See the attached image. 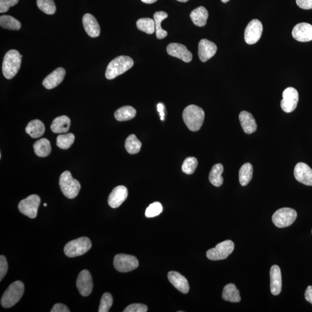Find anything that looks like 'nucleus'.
Returning <instances> with one entry per match:
<instances>
[{
    "label": "nucleus",
    "instance_id": "f257e3e1",
    "mask_svg": "<svg viewBox=\"0 0 312 312\" xmlns=\"http://www.w3.org/2000/svg\"><path fill=\"white\" fill-rule=\"evenodd\" d=\"M185 124L191 132H198L201 128L205 119V112L197 105H188L183 112Z\"/></svg>",
    "mask_w": 312,
    "mask_h": 312
},
{
    "label": "nucleus",
    "instance_id": "f03ea898",
    "mask_svg": "<svg viewBox=\"0 0 312 312\" xmlns=\"http://www.w3.org/2000/svg\"><path fill=\"white\" fill-rule=\"evenodd\" d=\"M19 51L10 50L5 54L2 63V73L5 78L11 80L15 76L21 66L22 57Z\"/></svg>",
    "mask_w": 312,
    "mask_h": 312
},
{
    "label": "nucleus",
    "instance_id": "7ed1b4c3",
    "mask_svg": "<svg viewBox=\"0 0 312 312\" xmlns=\"http://www.w3.org/2000/svg\"><path fill=\"white\" fill-rule=\"evenodd\" d=\"M134 66V61L131 57L121 56L115 58L108 64L106 70L105 77L109 80L126 73Z\"/></svg>",
    "mask_w": 312,
    "mask_h": 312
},
{
    "label": "nucleus",
    "instance_id": "20e7f679",
    "mask_svg": "<svg viewBox=\"0 0 312 312\" xmlns=\"http://www.w3.org/2000/svg\"><path fill=\"white\" fill-rule=\"evenodd\" d=\"M25 286L21 281H16L10 285L3 294L1 304L3 307L9 308L14 306L21 299Z\"/></svg>",
    "mask_w": 312,
    "mask_h": 312
},
{
    "label": "nucleus",
    "instance_id": "39448f33",
    "mask_svg": "<svg viewBox=\"0 0 312 312\" xmlns=\"http://www.w3.org/2000/svg\"><path fill=\"white\" fill-rule=\"evenodd\" d=\"M59 185L63 194L69 199L76 197L81 188L80 183L74 179L70 171H68L61 175Z\"/></svg>",
    "mask_w": 312,
    "mask_h": 312
},
{
    "label": "nucleus",
    "instance_id": "423d86ee",
    "mask_svg": "<svg viewBox=\"0 0 312 312\" xmlns=\"http://www.w3.org/2000/svg\"><path fill=\"white\" fill-rule=\"evenodd\" d=\"M90 239L87 237H81L73 240L64 247V253L68 257H75L84 255L91 248Z\"/></svg>",
    "mask_w": 312,
    "mask_h": 312
},
{
    "label": "nucleus",
    "instance_id": "0eeeda50",
    "mask_svg": "<svg viewBox=\"0 0 312 312\" xmlns=\"http://www.w3.org/2000/svg\"><path fill=\"white\" fill-rule=\"evenodd\" d=\"M297 218V212L293 209L283 208L274 213L272 220L277 227L285 228L292 224Z\"/></svg>",
    "mask_w": 312,
    "mask_h": 312
},
{
    "label": "nucleus",
    "instance_id": "6e6552de",
    "mask_svg": "<svg viewBox=\"0 0 312 312\" xmlns=\"http://www.w3.org/2000/svg\"><path fill=\"white\" fill-rule=\"evenodd\" d=\"M234 250V243L231 240H227L219 243L215 248L208 250L207 256L208 259L218 261L227 259Z\"/></svg>",
    "mask_w": 312,
    "mask_h": 312
},
{
    "label": "nucleus",
    "instance_id": "1a4fd4ad",
    "mask_svg": "<svg viewBox=\"0 0 312 312\" xmlns=\"http://www.w3.org/2000/svg\"><path fill=\"white\" fill-rule=\"evenodd\" d=\"M114 266L120 272H129L138 268L139 262L135 256L119 254L115 257Z\"/></svg>",
    "mask_w": 312,
    "mask_h": 312
},
{
    "label": "nucleus",
    "instance_id": "9d476101",
    "mask_svg": "<svg viewBox=\"0 0 312 312\" xmlns=\"http://www.w3.org/2000/svg\"><path fill=\"white\" fill-rule=\"evenodd\" d=\"M41 203L39 195L33 194L19 202V210L22 214L30 219L37 217L38 210Z\"/></svg>",
    "mask_w": 312,
    "mask_h": 312
},
{
    "label": "nucleus",
    "instance_id": "9b49d317",
    "mask_svg": "<svg viewBox=\"0 0 312 312\" xmlns=\"http://www.w3.org/2000/svg\"><path fill=\"white\" fill-rule=\"evenodd\" d=\"M299 94L296 89L287 88L283 92V99L280 102L281 108L284 112L291 113L297 108Z\"/></svg>",
    "mask_w": 312,
    "mask_h": 312
},
{
    "label": "nucleus",
    "instance_id": "f8f14e48",
    "mask_svg": "<svg viewBox=\"0 0 312 312\" xmlns=\"http://www.w3.org/2000/svg\"><path fill=\"white\" fill-rule=\"evenodd\" d=\"M263 26L261 22L257 19L250 21L245 30V41L249 45L257 43L262 36Z\"/></svg>",
    "mask_w": 312,
    "mask_h": 312
},
{
    "label": "nucleus",
    "instance_id": "ddd939ff",
    "mask_svg": "<svg viewBox=\"0 0 312 312\" xmlns=\"http://www.w3.org/2000/svg\"><path fill=\"white\" fill-rule=\"evenodd\" d=\"M79 292L84 297L90 295L93 288L91 274L88 270H83L79 274L77 280Z\"/></svg>",
    "mask_w": 312,
    "mask_h": 312
},
{
    "label": "nucleus",
    "instance_id": "4468645a",
    "mask_svg": "<svg viewBox=\"0 0 312 312\" xmlns=\"http://www.w3.org/2000/svg\"><path fill=\"white\" fill-rule=\"evenodd\" d=\"M167 51L169 55L177 57L185 63H189L193 59V54L182 44L171 43L168 45Z\"/></svg>",
    "mask_w": 312,
    "mask_h": 312
},
{
    "label": "nucleus",
    "instance_id": "2eb2a0df",
    "mask_svg": "<svg viewBox=\"0 0 312 312\" xmlns=\"http://www.w3.org/2000/svg\"><path fill=\"white\" fill-rule=\"evenodd\" d=\"M218 47L212 41L202 39L198 44V56L202 62H206L217 53Z\"/></svg>",
    "mask_w": 312,
    "mask_h": 312
},
{
    "label": "nucleus",
    "instance_id": "dca6fc26",
    "mask_svg": "<svg viewBox=\"0 0 312 312\" xmlns=\"http://www.w3.org/2000/svg\"><path fill=\"white\" fill-rule=\"evenodd\" d=\"M294 177L297 181L307 186H312V169L307 164L299 163L294 169Z\"/></svg>",
    "mask_w": 312,
    "mask_h": 312
},
{
    "label": "nucleus",
    "instance_id": "f3484780",
    "mask_svg": "<svg viewBox=\"0 0 312 312\" xmlns=\"http://www.w3.org/2000/svg\"><path fill=\"white\" fill-rule=\"evenodd\" d=\"M292 36L299 42L306 43L312 41V25L307 23H301L294 26Z\"/></svg>",
    "mask_w": 312,
    "mask_h": 312
},
{
    "label": "nucleus",
    "instance_id": "a211bd4d",
    "mask_svg": "<svg viewBox=\"0 0 312 312\" xmlns=\"http://www.w3.org/2000/svg\"><path fill=\"white\" fill-rule=\"evenodd\" d=\"M128 197V190L124 186H119L113 189L108 197V204L112 208L121 206Z\"/></svg>",
    "mask_w": 312,
    "mask_h": 312
},
{
    "label": "nucleus",
    "instance_id": "6ab92c4d",
    "mask_svg": "<svg viewBox=\"0 0 312 312\" xmlns=\"http://www.w3.org/2000/svg\"><path fill=\"white\" fill-rule=\"evenodd\" d=\"M65 75L66 70L63 68H57L44 79L43 84L45 88L50 90L57 87L63 82Z\"/></svg>",
    "mask_w": 312,
    "mask_h": 312
},
{
    "label": "nucleus",
    "instance_id": "aec40b11",
    "mask_svg": "<svg viewBox=\"0 0 312 312\" xmlns=\"http://www.w3.org/2000/svg\"><path fill=\"white\" fill-rule=\"evenodd\" d=\"M270 292L273 296L279 295L282 291V273L278 266L274 265L270 270Z\"/></svg>",
    "mask_w": 312,
    "mask_h": 312
},
{
    "label": "nucleus",
    "instance_id": "412c9836",
    "mask_svg": "<svg viewBox=\"0 0 312 312\" xmlns=\"http://www.w3.org/2000/svg\"><path fill=\"white\" fill-rule=\"evenodd\" d=\"M168 278H169L170 282L181 293L187 294L189 291V284H188L187 280L180 273L171 271L168 274Z\"/></svg>",
    "mask_w": 312,
    "mask_h": 312
},
{
    "label": "nucleus",
    "instance_id": "4be33fe9",
    "mask_svg": "<svg viewBox=\"0 0 312 312\" xmlns=\"http://www.w3.org/2000/svg\"><path fill=\"white\" fill-rule=\"evenodd\" d=\"M82 22L86 32L89 36L96 38L99 36L101 32L100 27L94 16L90 13H87L84 16Z\"/></svg>",
    "mask_w": 312,
    "mask_h": 312
},
{
    "label": "nucleus",
    "instance_id": "5701e85b",
    "mask_svg": "<svg viewBox=\"0 0 312 312\" xmlns=\"http://www.w3.org/2000/svg\"><path fill=\"white\" fill-rule=\"evenodd\" d=\"M239 119L243 131L248 134L255 133L257 129L256 120L250 113L242 111L240 113Z\"/></svg>",
    "mask_w": 312,
    "mask_h": 312
},
{
    "label": "nucleus",
    "instance_id": "b1692460",
    "mask_svg": "<svg viewBox=\"0 0 312 312\" xmlns=\"http://www.w3.org/2000/svg\"><path fill=\"white\" fill-rule=\"evenodd\" d=\"M70 125V118L67 116H61L54 119L50 129L54 133H65L69 131Z\"/></svg>",
    "mask_w": 312,
    "mask_h": 312
},
{
    "label": "nucleus",
    "instance_id": "393cba45",
    "mask_svg": "<svg viewBox=\"0 0 312 312\" xmlns=\"http://www.w3.org/2000/svg\"><path fill=\"white\" fill-rule=\"evenodd\" d=\"M208 12L204 6H199L190 13V18L195 26L204 27L207 25Z\"/></svg>",
    "mask_w": 312,
    "mask_h": 312
},
{
    "label": "nucleus",
    "instance_id": "a878e982",
    "mask_svg": "<svg viewBox=\"0 0 312 312\" xmlns=\"http://www.w3.org/2000/svg\"><path fill=\"white\" fill-rule=\"evenodd\" d=\"M45 131L44 123L40 120H34L29 123L26 128V132L33 138L42 136Z\"/></svg>",
    "mask_w": 312,
    "mask_h": 312
},
{
    "label": "nucleus",
    "instance_id": "bb28decb",
    "mask_svg": "<svg viewBox=\"0 0 312 312\" xmlns=\"http://www.w3.org/2000/svg\"><path fill=\"white\" fill-rule=\"evenodd\" d=\"M222 298L224 300L232 303H239L241 300L239 290L232 283L228 284L224 287Z\"/></svg>",
    "mask_w": 312,
    "mask_h": 312
},
{
    "label": "nucleus",
    "instance_id": "cd10ccee",
    "mask_svg": "<svg viewBox=\"0 0 312 312\" xmlns=\"http://www.w3.org/2000/svg\"><path fill=\"white\" fill-rule=\"evenodd\" d=\"M224 168L221 164H215L211 169L209 179L210 182L216 187H220L223 183V178L222 175Z\"/></svg>",
    "mask_w": 312,
    "mask_h": 312
},
{
    "label": "nucleus",
    "instance_id": "c85d7f7f",
    "mask_svg": "<svg viewBox=\"0 0 312 312\" xmlns=\"http://www.w3.org/2000/svg\"><path fill=\"white\" fill-rule=\"evenodd\" d=\"M34 152L41 157H45L51 152V146L49 140L46 138L40 139L34 144Z\"/></svg>",
    "mask_w": 312,
    "mask_h": 312
},
{
    "label": "nucleus",
    "instance_id": "c756f323",
    "mask_svg": "<svg viewBox=\"0 0 312 312\" xmlns=\"http://www.w3.org/2000/svg\"><path fill=\"white\" fill-rule=\"evenodd\" d=\"M167 17V13L164 11H159L154 13L153 18L154 22H155L156 34L157 39L162 40L168 35V33L166 30H163L162 28V26H161L162 21L166 19Z\"/></svg>",
    "mask_w": 312,
    "mask_h": 312
},
{
    "label": "nucleus",
    "instance_id": "7c9ffc66",
    "mask_svg": "<svg viewBox=\"0 0 312 312\" xmlns=\"http://www.w3.org/2000/svg\"><path fill=\"white\" fill-rule=\"evenodd\" d=\"M136 111L131 106H125L118 109L115 113V117L119 122L130 121L135 118Z\"/></svg>",
    "mask_w": 312,
    "mask_h": 312
},
{
    "label": "nucleus",
    "instance_id": "2f4dec72",
    "mask_svg": "<svg viewBox=\"0 0 312 312\" xmlns=\"http://www.w3.org/2000/svg\"><path fill=\"white\" fill-rule=\"evenodd\" d=\"M253 173V169L251 164H243L239 172V182L242 186H246L250 183L252 179Z\"/></svg>",
    "mask_w": 312,
    "mask_h": 312
},
{
    "label": "nucleus",
    "instance_id": "473e14b6",
    "mask_svg": "<svg viewBox=\"0 0 312 312\" xmlns=\"http://www.w3.org/2000/svg\"><path fill=\"white\" fill-rule=\"evenodd\" d=\"M0 26L3 29L11 30H19L22 26L19 20L9 15L0 17Z\"/></svg>",
    "mask_w": 312,
    "mask_h": 312
},
{
    "label": "nucleus",
    "instance_id": "72a5a7b5",
    "mask_svg": "<svg viewBox=\"0 0 312 312\" xmlns=\"http://www.w3.org/2000/svg\"><path fill=\"white\" fill-rule=\"evenodd\" d=\"M141 146V142L134 134L129 135L126 140L125 148L130 154H135L139 153Z\"/></svg>",
    "mask_w": 312,
    "mask_h": 312
},
{
    "label": "nucleus",
    "instance_id": "f704fd0d",
    "mask_svg": "<svg viewBox=\"0 0 312 312\" xmlns=\"http://www.w3.org/2000/svg\"><path fill=\"white\" fill-rule=\"evenodd\" d=\"M136 26L140 31L147 34H152L156 30L155 22L150 18L139 19L137 20Z\"/></svg>",
    "mask_w": 312,
    "mask_h": 312
},
{
    "label": "nucleus",
    "instance_id": "c9c22d12",
    "mask_svg": "<svg viewBox=\"0 0 312 312\" xmlns=\"http://www.w3.org/2000/svg\"><path fill=\"white\" fill-rule=\"evenodd\" d=\"M75 136L73 133L61 134L57 137V146L62 149H68L73 145Z\"/></svg>",
    "mask_w": 312,
    "mask_h": 312
},
{
    "label": "nucleus",
    "instance_id": "e433bc0d",
    "mask_svg": "<svg viewBox=\"0 0 312 312\" xmlns=\"http://www.w3.org/2000/svg\"><path fill=\"white\" fill-rule=\"evenodd\" d=\"M38 7L47 15H53L56 11L53 0H37Z\"/></svg>",
    "mask_w": 312,
    "mask_h": 312
},
{
    "label": "nucleus",
    "instance_id": "4c0bfd02",
    "mask_svg": "<svg viewBox=\"0 0 312 312\" xmlns=\"http://www.w3.org/2000/svg\"><path fill=\"white\" fill-rule=\"evenodd\" d=\"M198 166V161L194 157H187L185 159L181 167L184 173L187 175L193 174Z\"/></svg>",
    "mask_w": 312,
    "mask_h": 312
},
{
    "label": "nucleus",
    "instance_id": "58836bf2",
    "mask_svg": "<svg viewBox=\"0 0 312 312\" xmlns=\"http://www.w3.org/2000/svg\"><path fill=\"white\" fill-rule=\"evenodd\" d=\"M113 304L112 295L109 293H105L102 295L100 304L98 309L99 312H108L110 310Z\"/></svg>",
    "mask_w": 312,
    "mask_h": 312
},
{
    "label": "nucleus",
    "instance_id": "ea45409f",
    "mask_svg": "<svg viewBox=\"0 0 312 312\" xmlns=\"http://www.w3.org/2000/svg\"><path fill=\"white\" fill-rule=\"evenodd\" d=\"M162 205L159 202H154L146 209L145 216L146 218H148L156 217L162 213Z\"/></svg>",
    "mask_w": 312,
    "mask_h": 312
},
{
    "label": "nucleus",
    "instance_id": "a19ab883",
    "mask_svg": "<svg viewBox=\"0 0 312 312\" xmlns=\"http://www.w3.org/2000/svg\"><path fill=\"white\" fill-rule=\"evenodd\" d=\"M19 0H0V13H5L10 7L18 4Z\"/></svg>",
    "mask_w": 312,
    "mask_h": 312
},
{
    "label": "nucleus",
    "instance_id": "79ce46f5",
    "mask_svg": "<svg viewBox=\"0 0 312 312\" xmlns=\"http://www.w3.org/2000/svg\"><path fill=\"white\" fill-rule=\"evenodd\" d=\"M146 305L142 304H133L130 305L123 312H146Z\"/></svg>",
    "mask_w": 312,
    "mask_h": 312
},
{
    "label": "nucleus",
    "instance_id": "37998d69",
    "mask_svg": "<svg viewBox=\"0 0 312 312\" xmlns=\"http://www.w3.org/2000/svg\"><path fill=\"white\" fill-rule=\"evenodd\" d=\"M8 263L4 256H0V281L6 275L8 270Z\"/></svg>",
    "mask_w": 312,
    "mask_h": 312
},
{
    "label": "nucleus",
    "instance_id": "c03bdc74",
    "mask_svg": "<svg viewBox=\"0 0 312 312\" xmlns=\"http://www.w3.org/2000/svg\"><path fill=\"white\" fill-rule=\"evenodd\" d=\"M297 4L304 9H312V0H296Z\"/></svg>",
    "mask_w": 312,
    "mask_h": 312
},
{
    "label": "nucleus",
    "instance_id": "a18cd8bd",
    "mask_svg": "<svg viewBox=\"0 0 312 312\" xmlns=\"http://www.w3.org/2000/svg\"><path fill=\"white\" fill-rule=\"evenodd\" d=\"M51 312H69L70 311L66 305L62 304H56L54 305Z\"/></svg>",
    "mask_w": 312,
    "mask_h": 312
},
{
    "label": "nucleus",
    "instance_id": "49530a36",
    "mask_svg": "<svg viewBox=\"0 0 312 312\" xmlns=\"http://www.w3.org/2000/svg\"><path fill=\"white\" fill-rule=\"evenodd\" d=\"M305 298L306 300L312 304V286H308L305 293Z\"/></svg>",
    "mask_w": 312,
    "mask_h": 312
},
{
    "label": "nucleus",
    "instance_id": "de8ad7c7",
    "mask_svg": "<svg viewBox=\"0 0 312 312\" xmlns=\"http://www.w3.org/2000/svg\"><path fill=\"white\" fill-rule=\"evenodd\" d=\"M157 111H158V112L160 113L161 119L163 121L164 118V107L162 104H161V103L160 104H159L158 105H157Z\"/></svg>",
    "mask_w": 312,
    "mask_h": 312
},
{
    "label": "nucleus",
    "instance_id": "09e8293b",
    "mask_svg": "<svg viewBox=\"0 0 312 312\" xmlns=\"http://www.w3.org/2000/svg\"><path fill=\"white\" fill-rule=\"evenodd\" d=\"M141 1L145 4H153V3L156 2L157 0H141Z\"/></svg>",
    "mask_w": 312,
    "mask_h": 312
},
{
    "label": "nucleus",
    "instance_id": "8fccbe9b",
    "mask_svg": "<svg viewBox=\"0 0 312 312\" xmlns=\"http://www.w3.org/2000/svg\"><path fill=\"white\" fill-rule=\"evenodd\" d=\"M177 1L181 2H186L188 1V0H177Z\"/></svg>",
    "mask_w": 312,
    "mask_h": 312
},
{
    "label": "nucleus",
    "instance_id": "3c124183",
    "mask_svg": "<svg viewBox=\"0 0 312 312\" xmlns=\"http://www.w3.org/2000/svg\"><path fill=\"white\" fill-rule=\"evenodd\" d=\"M221 1L223 3H227L229 1V0H221Z\"/></svg>",
    "mask_w": 312,
    "mask_h": 312
},
{
    "label": "nucleus",
    "instance_id": "603ef678",
    "mask_svg": "<svg viewBox=\"0 0 312 312\" xmlns=\"http://www.w3.org/2000/svg\"><path fill=\"white\" fill-rule=\"evenodd\" d=\"M44 207H46V206H47V204H46V203H45V204H44Z\"/></svg>",
    "mask_w": 312,
    "mask_h": 312
},
{
    "label": "nucleus",
    "instance_id": "864d4df0",
    "mask_svg": "<svg viewBox=\"0 0 312 312\" xmlns=\"http://www.w3.org/2000/svg\"></svg>",
    "mask_w": 312,
    "mask_h": 312
}]
</instances>
